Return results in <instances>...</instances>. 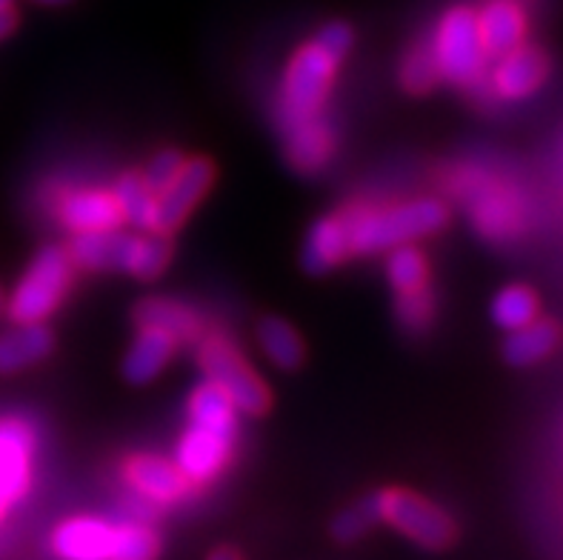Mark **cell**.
I'll return each mask as SVG.
<instances>
[{
  "mask_svg": "<svg viewBox=\"0 0 563 560\" xmlns=\"http://www.w3.org/2000/svg\"><path fill=\"white\" fill-rule=\"evenodd\" d=\"M352 26L350 23H327V26L295 52L292 64L286 69L284 95H280V129H292L298 123H309L321 118L323 100L329 86L335 80L338 64L352 50Z\"/></svg>",
  "mask_w": 563,
  "mask_h": 560,
  "instance_id": "1",
  "label": "cell"
},
{
  "mask_svg": "<svg viewBox=\"0 0 563 560\" xmlns=\"http://www.w3.org/2000/svg\"><path fill=\"white\" fill-rule=\"evenodd\" d=\"M446 206L438 200H415L393 209H346L343 220L350 229V255H372L421 241L446 227Z\"/></svg>",
  "mask_w": 563,
  "mask_h": 560,
  "instance_id": "2",
  "label": "cell"
},
{
  "mask_svg": "<svg viewBox=\"0 0 563 560\" xmlns=\"http://www.w3.org/2000/svg\"><path fill=\"white\" fill-rule=\"evenodd\" d=\"M66 252L71 263H78L84 270H118L141 281L157 277L172 261V243L161 232L123 234L118 229L78 232Z\"/></svg>",
  "mask_w": 563,
  "mask_h": 560,
  "instance_id": "3",
  "label": "cell"
},
{
  "mask_svg": "<svg viewBox=\"0 0 563 560\" xmlns=\"http://www.w3.org/2000/svg\"><path fill=\"white\" fill-rule=\"evenodd\" d=\"M71 281V257L66 249L46 246L29 263V270L9 298V318L14 323H43L64 300Z\"/></svg>",
  "mask_w": 563,
  "mask_h": 560,
  "instance_id": "4",
  "label": "cell"
},
{
  "mask_svg": "<svg viewBox=\"0 0 563 560\" xmlns=\"http://www.w3.org/2000/svg\"><path fill=\"white\" fill-rule=\"evenodd\" d=\"M438 72L455 86L478 84L486 66V50L481 43L478 12L470 7H455L443 14L438 26L435 43H432Z\"/></svg>",
  "mask_w": 563,
  "mask_h": 560,
  "instance_id": "5",
  "label": "cell"
},
{
  "mask_svg": "<svg viewBox=\"0 0 563 560\" xmlns=\"http://www.w3.org/2000/svg\"><path fill=\"white\" fill-rule=\"evenodd\" d=\"M378 520L393 524L398 532L427 549H446L455 540V524L443 509L407 490L375 492Z\"/></svg>",
  "mask_w": 563,
  "mask_h": 560,
  "instance_id": "6",
  "label": "cell"
},
{
  "mask_svg": "<svg viewBox=\"0 0 563 560\" xmlns=\"http://www.w3.org/2000/svg\"><path fill=\"white\" fill-rule=\"evenodd\" d=\"M200 366L207 372L209 383H214L223 395L235 404L238 411L246 415H264L269 409V389L261 377L241 361L235 349L221 338H207L200 343Z\"/></svg>",
  "mask_w": 563,
  "mask_h": 560,
  "instance_id": "7",
  "label": "cell"
},
{
  "mask_svg": "<svg viewBox=\"0 0 563 560\" xmlns=\"http://www.w3.org/2000/svg\"><path fill=\"white\" fill-rule=\"evenodd\" d=\"M212 180L214 166L209 161H203V157L184 161L175 180L164 191H157V232L169 234L184 227V220L207 195Z\"/></svg>",
  "mask_w": 563,
  "mask_h": 560,
  "instance_id": "8",
  "label": "cell"
},
{
  "mask_svg": "<svg viewBox=\"0 0 563 560\" xmlns=\"http://www.w3.org/2000/svg\"><path fill=\"white\" fill-rule=\"evenodd\" d=\"M32 432L21 420L0 424V506L7 509L26 492Z\"/></svg>",
  "mask_w": 563,
  "mask_h": 560,
  "instance_id": "9",
  "label": "cell"
},
{
  "mask_svg": "<svg viewBox=\"0 0 563 560\" xmlns=\"http://www.w3.org/2000/svg\"><path fill=\"white\" fill-rule=\"evenodd\" d=\"M550 75V61L536 46H515L512 52L500 55V64L495 66V92L509 100L529 98L541 89V84Z\"/></svg>",
  "mask_w": 563,
  "mask_h": 560,
  "instance_id": "10",
  "label": "cell"
},
{
  "mask_svg": "<svg viewBox=\"0 0 563 560\" xmlns=\"http://www.w3.org/2000/svg\"><path fill=\"white\" fill-rule=\"evenodd\" d=\"M232 440L235 438H229V435L212 432V429H203V426H192V429L180 438L178 469L195 483L209 481V477L218 475L223 469V463L229 461Z\"/></svg>",
  "mask_w": 563,
  "mask_h": 560,
  "instance_id": "11",
  "label": "cell"
},
{
  "mask_svg": "<svg viewBox=\"0 0 563 560\" xmlns=\"http://www.w3.org/2000/svg\"><path fill=\"white\" fill-rule=\"evenodd\" d=\"M126 477L143 497L157 501V504H175L189 492V477L180 472L178 463L152 458V454L132 458L126 463Z\"/></svg>",
  "mask_w": 563,
  "mask_h": 560,
  "instance_id": "12",
  "label": "cell"
},
{
  "mask_svg": "<svg viewBox=\"0 0 563 560\" xmlns=\"http://www.w3.org/2000/svg\"><path fill=\"white\" fill-rule=\"evenodd\" d=\"M114 526L95 518H75L57 526L52 547L64 560H112Z\"/></svg>",
  "mask_w": 563,
  "mask_h": 560,
  "instance_id": "13",
  "label": "cell"
},
{
  "mask_svg": "<svg viewBox=\"0 0 563 560\" xmlns=\"http://www.w3.org/2000/svg\"><path fill=\"white\" fill-rule=\"evenodd\" d=\"M478 32L484 43L486 57H500L523 43L527 18L515 0H493L478 12Z\"/></svg>",
  "mask_w": 563,
  "mask_h": 560,
  "instance_id": "14",
  "label": "cell"
},
{
  "mask_svg": "<svg viewBox=\"0 0 563 560\" xmlns=\"http://www.w3.org/2000/svg\"><path fill=\"white\" fill-rule=\"evenodd\" d=\"M350 255V229H346V220L343 212L329 215V218L318 220L307 234V246H303V255L300 263L309 275H323L332 266Z\"/></svg>",
  "mask_w": 563,
  "mask_h": 560,
  "instance_id": "15",
  "label": "cell"
},
{
  "mask_svg": "<svg viewBox=\"0 0 563 560\" xmlns=\"http://www.w3.org/2000/svg\"><path fill=\"white\" fill-rule=\"evenodd\" d=\"M175 347H178V341L169 332H164V329L141 327V334L129 347L126 358H123V377L129 383H137V386L150 383L169 363V358L175 355Z\"/></svg>",
  "mask_w": 563,
  "mask_h": 560,
  "instance_id": "16",
  "label": "cell"
},
{
  "mask_svg": "<svg viewBox=\"0 0 563 560\" xmlns=\"http://www.w3.org/2000/svg\"><path fill=\"white\" fill-rule=\"evenodd\" d=\"M60 220L71 232H100L123 223L121 209L109 191H75L60 204Z\"/></svg>",
  "mask_w": 563,
  "mask_h": 560,
  "instance_id": "17",
  "label": "cell"
},
{
  "mask_svg": "<svg viewBox=\"0 0 563 560\" xmlns=\"http://www.w3.org/2000/svg\"><path fill=\"white\" fill-rule=\"evenodd\" d=\"M52 347V332L43 323H18V329L0 334V375H12L43 361Z\"/></svg>",
  "mask_w": 563,
  "mask_h": 560,
  "instance_id": "18",
  "label": "cell"
},
{
  "mask_svg": "<svg viewBox=\"0 0 563 560\" xmlns=\"http://www.w3.org/2000/svg\"><path fill=\"white\" fill-rule=\"evenodd\" d=\"M561 343V329L552 320H529L527 327L509 332L504 343V361L509 366H536L543 358H550Z\"/></svg>",
  "mask_w": 563,
  "mask_h": 560,
  "instance_id": "19",
  "label": "cell"
},
{
  "mask_svg": "<svg viewBox=\"0 0 563 560\" xmlns=\"http://www.w3.org/2000/svg\"><path fill=\"white\" fill-rule=\"evenodd\" d=\"M137 327H155L169 332L175 341H192L200 334V320L184 304L166 298H146L135 306Z\"/></svg>",
  "mask_w": 563,
  "mask_h": 560,
  "instance_id": "20",
  "label": "cell"
},
{
  "mask_svg": "<svg viewBox=\"0 0 563 560\" xmlns=\"http://www.w3.org/2000/svg\"><path fill=\"white\" fill-rule=\"evenodd\" d=\"M121 218L141 232H157V195L143 184L137 172H129L112 191Z\"/></svg>",
  "mask_w": 563,
  "mask_h": 560,
  "instance_id": "21",
  "label": "cell"
},
{
  "mask_svg": "<svg viewBox=\"0 0 563 560\" xmlns=\"http://www.w3.org/2000/svg\"><path fill=\"white\" fill-rule=\"evenodd\" d=\"M284 138L286 155H289V161H292L298 172H318L327 164L332 141H329V132L321 123V118L309 123H298L292 129H284Z\"/></svg>",
  "mask_w": 563,
  "mask_h": 560,
  "instance_id": "22",
  "label": "cell"
},
{
  "mask_svg": "<svg viewBox=\"0 0 563 560\" xmlns=\"http://www.w3.org/2000/svg\"><path fill=\"white\" fill-rule=\"evenodd\" d=\"M235 404L214 383H203L192 395L189 420H192V426H203V429L235 438Z\"/></svg>",
  "mask_w": 563,
  "mask_h": 560,
  "instance_id": "23",
  "label": "cell"
},
{
  "mask_svg": "<svg viewBox=\"0 0 563 560\" xmlns=\"http://www.w3.org/2000/svg\"><path fill=\"white\" fill-rule=\"evenodd\" d=\"M257 341L278 370H298L303 363V343L286 320L264 318L257 323Z\"/></svg>",
  "mask_w": 563,
  "mask_h": 560,
  "instance_id": "24",
  "label": "cell"
},
{
  "mask_svg": "<svg viewBox=\"0 0 563 560\" xmlns=\"http://www.w3.org/2000/svg\"><path fill=\"white\" fill-rule=\"evenodd\" d=\"M538 318V298L529 286H507L493 300V320L500 329L515 332Z\"/></svg>",
  "mask_w": 563,
  "mask_h": 560,
  "instance_id": "25",
  "label": "cell"
},
{
  "mask_svg": "<svg viewBox=\"0 0 563 560\" xmlns=\"http://www.w3.org/2000/svg\"><path fill=\"white\" fill-rule=\"evenodd\" d=\"M389 263H386V275L393 281V286L398 292H415L427 286V257L418 252L409 243H400V246L389 249Z\"/></svg>",
  "mask_w": 563,
  "mask_h": 560,
  "instance_id": "26",
  "label": "cell"
},
{
  "mask_svg": "<svg viewBox=\"0 0 563 560\" xmlns=\"http://www.w3.org/2000/svg\"><path fill=\"white\" fill-rule=\"evenodd\" d=\"M161 540L150 526L121 524L112 535V560H155Z\"/></svg>",
  "mask_w": 563,
  "mask_h": 560,
  "instance_id": "27",
  "label": "cell"
},
{
  "mask_svg": "<svg viewBox=\"0 0 563 560\" xmlns=\"http://www.w3.org/2000/svg\"><path fill=\"white\" fill-rule=\"evenodd\" d=\"M438 78H441V72H438L435 55L427 46H418L400 66V84L412 95L429 92L438 84Z\"/></svg>",
  "mask_w": 563,
  "mask_h": 560,
  "instance_id": "28",
  "label": "cell"
},
{
  "mask_svg": "<svg viewBox=\"0 0 563 560\" xmlns=\"http://www.w3.org/2000/svg\"><path fill=\"white\" fill-rule=\"evenodd\" d=\"M378 520V506H375V495L357 501L355 506L343 509L335 520H332V538L341 543H352Z\"/></svg>",
  "mask_w": 563,
  "mask_h": 560,
  "instance_id": "29",
  "label": "cell"
},
{
  "mask_svg": "<svg viewBox=\"0 0 563 560\" xmlns=\"http://www.w3.org/2000/svg\"><path fill=\"white\" fill-rule=\"evenodd\" d=\"M184 161H186V157L180 155V152H175V150L157 152V155L150 161V166H146V172H143V175H141L143 184L150 186V189L155 191V195H157V191H164L166 186H169L172 180H175V175H178V172H180Z\"/></svg>",
  "mask_w": 563,
  "mask_h": 560,
  "instance_id": "30",
  "label": "cell"
},
{
  "mask_svg": "<svg viewBox=\"0 0 563 560\" xmlns=\"http://www.w3.org/2000/svg\"><path fill=\"white\" fill-rule=\"evenodd\" d=\"M398 315L400 320L407 323L409 329L427 327L429 318H432V298H429L427 289L415 292H398Z\"/></svg>",
  "mask_w": 563,
  "mask_h": 560,
  "instance_id": "31",
  "label": "cell"
},
{
  "mask_svg": "<svg viewBox=\"0 0 563 560\" xmlns=\"http://www.w3.org/2000/svg\"><path fill=\"white\" fill-rule=\"evenodd\" d=\"M14 29H18V12H14V7L0 9V41L12 35Z\"/></svg>",
  "mask_w": 563,
  "mask_h": 560,
  "instance_id": "32",
  "label": "cell"
},
{
  "mask_svg": "<svg viewBox=\"0 0 563 560\" xmlns=\"http://www.w3.org/2000/svg\"><path fill=\"white\" fill-rule=\"evenodd\" d=\"M207 560H243V558H241V552H238V549L221 547V549H214V552L209 554Z\"/></svg>",
  "mask_w": 563,
  "mask_h": 560,
  "instance_id": "33",
  "label": "cell"
},
{
  "mask_svg": "<svg viewBox=\"0 0 563 560\" xmlns=\"http://www.w3.org/2000/svg\"><path fill=\"white\" fill-rule=\"evenodd\" d=\"M35 3H41V7H64L69 0H35Z\"/></svg>",
  "mask_w": 563,
  "mask_h": 560,
  "instance_id": "34",
  "label": "cell"
},
{
  "mask_svg": "<svg viewBox=\"0 0 563 560\" xmlns=\"http://www.w3.org/2000/svg\"><path fill=\"white\" fill-rule=\"evenodd\" d=\"M14 0H0V9H7V7H12Z\"/></svg>",
  "mask_w": 563,
  "mask_h": 560,
  "instance_id": "35",
  "label": "cell"
},
{
  "mask_svg": "<svg viewBox=\"0 0 563 560\" xmlns=\"http://www.w3.org/2000/svg\"><path fill=\"white\" fill-rule=\"evenodd\" d=\"M0 312H3V295H0Z\"/></svg>",
  "mask_w": 563,
  "mask_h": 560,
  "instance_id": "36",
  "label": "cell"
},
{
  "mask_svg": "<svg viewBox=\"0 0 563 560\" xmlns=\"http://www.w3.org/2000/svg\"><path fill=\"white\" fill-rule=\"evenodd\" d=\"M0 512H3V506H0Z\"/></svg>",
  "mask_w": 563,
  "mask_h": 560,
  "instance_id": "37",
  "label": "cell"
}]
</instances>
